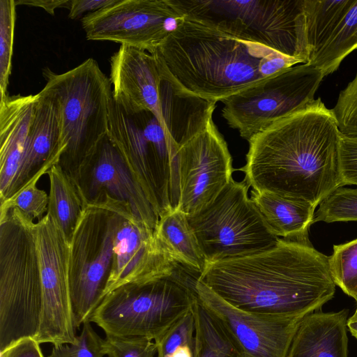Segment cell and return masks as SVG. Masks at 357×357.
<instances>
[{"mask_svg":"<svg viewBox=\"0 0 357 357\" xmlns=\"http://www.w3.org/2000/svg\"><path fill=\"white\" fill-rule=\"evenodd\" d=\"M324 77L323 72L312 65L294 66L223 99L222 115L248 141L275 122L310 106Z\"/></svg>","mask_w":357,"mask_h":357,"instance_id":"cell-12","label":"cell"},{"mask_svg":"<svg viewBox=\"0 0 357 357\" xmlns=\"http://www.w3.org/2000/svg\"><path fill=\"white\" fill-rule=\"evenodd\" d=\"M47 173L46 171L39 172L12 197L0 203V212L17 208L33 220H40L47 212L49 195L39 189L36 184L39 178Z\"/></svg>","mask_w":357,"mask_h":357,"instance_id":"cell-32","label":"cell"},{"mask_svg":"<svg viewBox=\"0 0 357 357\" xmlns=\"http://www.w3.org/2000/svg\"><path fill=\"white\" fill-rule=\"evenodd\" d=\"M347 328L350 333L357 338V312H354V314L348 319Z\"/></svg>","mask_w":357,"mask_h":357,"instance_id":"cell-40","label":"cell"},{"mask_svg":"<svg viewBox=\"0 0 357 357\" xmlns=\"http://www.w3.org/2000/svg\"><path fill=\"white\" fill-rule=\"evenodd\" d=\"M15 5H24L40 7L47 13L54 15L55 10L60 8L70 9L71 0H18L15 1Z\"/></svg>","mask_w":357,"mask_h":357,"instance_id":"cell-39","label":"cell"},{"mask_svg":"<svg viewBox=\"0 0 357 357\" xmlns=\"http://www.w3.org/2000/svg\"><path fill=\"white\" fill-rule=\"evenodd\" d=\"M74 181L85 206L109 197L125 204L137 218L155 229L159 216L108 135L83 160Z\"/></svg>","mask_w":357,"mask_h":357,"instance_id":"cell-17","label":"cell"},{"mask_svg":"<svg viewBox=\"0 0 357 357\" xmlns=\"http://www.w3.org/2000/svg\"><path fill=\"white\" fill-rule=\"evenodd\" d=\"M340 135L332 109L320 98L308 107L258 132L249 140L240 169L257 192H268L314 207L344 186Z\"/></svg>","mask_w":357,"mask_h":357,"instance_id":"cell-2","label":"cell"},{"mask_svg":"<svg viewBox=\"0 0 357 357\" xmlns=\"http://www.w3.org/2000/svg\"><path fill=\"white\" fill-rule=\"evenodd\" d=\"M304 0H169L186 20L307 63Z\"/></svg>","mask_w":357,"mask_h":357,"instance_id":"cell-5","label":"cell"},{"mask_svg":"<svg viewBox=\"0 0 357 357\" xmlns=\"http://www.w3.org/2000/svg\"><path fill=\"white\" fill-rule=\"evenodd\" d=\"M179 266L170 275L119 287L103 298L89 319L106 336L155 340L197 301L199 275Z\"/></svg>","mask_w":357,"mask_h":357,"instance_id":"cell-8","label":"cell"},{"mask_svg":"<svg viewBox=\"0 0 357 357\" xmlns=\"http://www.w3.org/2000/svg\"><path fill=\"white\" fill-rule=\"evenodd\" d=\"M105 355L104 339L87 321L84 323L81 333L77 335L75 342L54 346L48 357H103Z\"/></svg>","mask_w":357,"mask_h":357,"instance_id":"cell-33","label":"cell"},{"mask_svg":"<svg viewBox=\"0 0 357 357\" xmlns=\"http://www.w3.org/2000/svg\"><path fill=\"white\" fill-rule=\"evenodd\" d=\"M349 310H320L305 316L292 338L286 357H348Z\"/></svg>","mask_w":357,"mask_h":357,"instance_id":"cell-21","label":"cell"},{"mask_svg":"<svg viewBox=\"0 0 357 357\" xmlns=\"http://www.w3.org/2000/svg\"><path fill=\"white\" fill-rule=\"evenodd\" d=\"M37 100L38 93L1 96L0 203L8 199L21 166Z\"/></svg>","mask_w":357,"mask_h":357,"instance_id":"cell-19","label":"cell"},{"mask_svg":"<svg viewBox=\"0 0 357 357\" xmlns=\"http://www.w3.org/2000/svg\"><path fill=\"white\" fill-rule=\"evenodd\" d=\"M15 0L0 1V96L7 95L16 20Z\"/></svg>","mask_w":357,"mask_h":357,"instance_id":"cell-31","label":"cell"},{"mask_svg":"<svg viewBox=\"0 0 357 357\" xmlns=\"http://www.w3.org/2000/svg\"><path fill=\"white\" fill-rule=\"evenodd\" d=\"M155 51L184 89L214 102L301 63L185 18Z\"/></svg>","mask_w":357,"mask_h":357,"instance_id":"cell-3","label":"cell"},{"mask_svg":"<svg viewBox=\"0 0 357 357\" xmlns=\"http://www.w3.org/2000/svg\"><path fill=\"white\" fill-rule=\"evenodd\" d=\"M184 20L169 0H116L81 18L89 40L111 41L153 52Z\"/></svg>","mask_w":357,"mask_h":357,"instance_id":"cell-14","label":"cell"},{"mask_svg":"<svg viewBox=\"0 0 357 357\" xmlns=\"http://www.w3.org/2000/svg\"><path fill=\"white\" fill-rule=\"evenodd\" d=\"M357 49V0H354L332 35L307 63L324 77L334 73L342 60Z\"/></svg>","mask_w":357,"mask_h":357,"instance_id":"cell-27","label":"cell"},{"mask_svg":"<svg viewBox=\"0 0 357 357\" xmlns=\"http://www.w3.org/2000/svg\"><path fill=\"white\" fill-rule=\"evenodd\" d=\"M59 113L54 101L41 91L38 93L22 164L12 186V197L37 174L57 164L60 149ZM6 201V200H5Z\"/></svg>","mask_w":357,"mask_h":357,"instance_id":"cell-20","label":"cell"},{"mask_svg":"<svg viewBox=\"0 0 357 357\" xmlns=\"http://www.w3.org/2000/svg\"><path fill=\"white\" fill-rule=\"evenodd\" d=\"M155 232L177 264L199 274L203 271L206 260L185 213L176 208L160 216Z\"/></svg>","mask_w":357,"mask_h":357,"instance_id":"cell-23","label":"cell"},{"mask_svg":"<svg viewBox=\"0 0 357 357\" xmlns=\"http://www.w3.org/2000/svg\"><path fill=\"white\" fill-rule=\"evenodd\" d=\"M116 215L107 199L86 206L70 243L69 290L75 329L105 297L112 268Z\"/></svg>","mask_w":357,"mask_h":357,"instance_id":"cell-11","label":"cell"},{"mask_svg":"<svg viewBox=\"0 0 357 357\" xmlns=\"http://www.w3.org/2000/svg\"><path fill=\"white\" fill-rule=\"evenodd\" d=\"M198 133L149 110L126 112L110 100L108 136L159 218L178 208L177 152Z\"/></svg>","mask_w":357,"mask_h":357,"instance_id":"cell-4","label":"cell"},{"mask_svg":"<svg viewBox=\"0 0 357 357\" xmlns=\"http://www.w3.org/2000/svg\"><path fill=\"white\" fill-rule=\"evenodd\" d=\"M250 198L275 236L290 239L308 237L316 207L268 192L252 190Z\"/></svg>","mask_w":357,"mask_h":357,"instance_id":"cell-22","label":"cell"},{"mask_svg":"<svg viewBox=\"0 0 357 357\" xmlns=\"http://www.w3.org/2000/svg\"><path fill=\"white\" fill-rule=\"evenodd\" d=\"M43 75L41 91L59 113L62 153L57 165L74 180L87 155L108 135L112 84L91 58L60 74L47 68Z\"/></svg>","mask_w":357,"mask_h":357,"instance_id":"cell-7","label":"cell"},{"mask_svg":"<svg viewBox=\"0 0 357 357\" xmlns=\"http://www.w3.org/2000/svg\"><path fill=\"white\" fill-rule=\"evenodd\" d=\"M35 225L17 208L0 212V353L38 333L43 291Z\"/></svg>","mask_w":357,"mask_h":357,"instance_id":"cell-6","label":"cell"},{"mask_svg":"<svg viewBox=\"0 0 357 357\" xmlns=\"http://www.w3.org/2000/svg\"><path fill=\"white\" fill-rule=\"evenodd\" d=\"M116 0H71L68 17L72 20L83 17L86 13H91L116 2Z\"/></svg>","mask_w":357,"mask_h":357,"instance_id":"cell-38","label":"cell"},{"mask_svg":"<svg viewBox=\"0 0 357 357\" xmlns=\"http://www.w3.org/2000/svg\"><path fill=\"white\" fill-rule=\"evenodd\" d=\"M50 179L47 212L63 231L69 245L86 207L74 180L55 164Z\"/></svg>","mask_w":357,"mask_h":357,"instance_id":"cell-24","label":"cell"},{"mask_svg":"<svg viewBox=\"0 0 357 357\" xmlns=\"http://www.w3.org/2000/svg\"><path fill=\"white\" fill-rule=\"evenodd\" d=\"M328 261L336 286L357 301V238L333 245Z\"/></svg>","mask_w":357,"mask_h":357,"instance_id":"cell-29","label":"cell"},{"mask_svg":"<svg viewBox=\"0 0 357 357\" xmlns=\"http://www.w3.org/2000/svg\"><path fill=\"white\" fill-rule=\"evenodd\" d=\"M104 349L108 357H155L157 354L154 340L144 338L124 339L106 336Z\"/></svg>","mask_w":357,"mask_h":357,"instance_id":"cell-35","label":"cell"},{"mask_svg":"<svg viewBox=\"0 0 357 357\" xmlns=\"http://www.w3.org/2000/svg\"><path fill=\"white\" fill-rule=\"evenodd\" d=\"M195 290L199 301L225 327L245 357H286L303 317L241 310L222 299L199 279Z\"/></svg>","mask_w":357,"mask_h":357,"instance_id":"cell-18","label":"cell"},{"mask_svg":"<svg viewBox=\"0 0 357 357\" xmlns=\"http://www.w3.org/2000/svg\"><path fill=\"white\" fill-rule=\"evenodd\" d=\"M355 312H357V301H356V308Z\"/></svg>","mask_w":357,"mask_h":357,"instance_id":"cell-41","label":"cell"},{"mask_svg":"<svg viewBox=\"0 0 357 357\" xmlns=\"http://www.w3.org/2000/svg\"><path fill=\"white\" fill-rule=\"evenodd\" d=\"M192 310L195 319V357H245L227 331L198 298Z\"/></svg>","mask_w":357,"mask_h":357,"instance_id":"cell-25","label":"cell"},{"mask_svg":"<svg viewBox=\"0 0 357 357\" xmlns=\"http://www.w3.org/2000/svg\"><path fill=\"white\" fill-rule=\"evenodd\" d=\"M233 171L227 143L211 119L201 132L178 150L177 209L187 215L204 209L233 178Z\"/></svg>","mask_w":357,"mask_h":357,"instance_id":"cell-15","label":"cell"},{"mask_svg":"<svg viewBox=\"0 0 357 357\" xmlns=\"http://www.w3.org/2000/svg\"><path fill=\"white\" fill-rule=\"evenodd\" d=\"M105 199L116 213V223L112 264L105 297L119 287L175 273L180 265L163 248L155 230L137 218L125 204L109 197Z\"/></svg>","mask_w":357,"mask_h":357,"instance_id":"cell-16","label":"cell"},{"mask_svg":"<svg viewBox=\"0 0 357 357\" xmlns=\"http://www.w3.org/2000/svg\"><path fill=\"white\" fill-rule=\"evenodd\" d=\"M35 233L43 291V312L35 340L54 346L74 343L77 335L69 290L70 245L48 213L36 222Z\"/></svg>","mask_w":357,"mask_h":357,"instance_id":"cell-13","label":"cell"},{"mask_svg":"<svg viewBox=\"0 0 357 357\" xmlns=\"http://www.w3.org/2000/svg\"><path fill=\"white\" fill-rule=\"evenodd\" d=\"M340 165L344 185L357 186V137L340 133Z\"/></svg>","mask_w":357,"mask_h":357,"instance_id":"cell-36","label":"cell"},{"mask_svg":"<svg viewBox=\"0 0 357 357\" xmlns=\"http://www.w3.org/2000/svg\"><path fill=\"white\" fill-rule=\"evenodd\" d=\"M249 187L232 178L209 206L187 215L206 262L261 252L280 239L248 197Z\"/></svg>","mask_w":357,"mask_h":357,"instance_id":"cell-9","label":"cell"},{"mask_svg":"<svg viewBox=\"0 0 357 357\" xmlns=\"http://www.w3.org/2000/svg\"><path fill=\"white\" fill-rule=\"evenodd\" d=\"M328 259L308 237L280 238L267 250L206 262L198 279L241 310L304 317L335 296Z\"/></svg>","mask_w":357,"mask_h":357,"instance_id":"cell-1","label":"cell"},{"mask_svg":"<svg viewBox=\"0 0 357 357\" xmlns=\"http://www.w3.org/2000/svg\"><path fill=\"white\" fill-rule=\"evenodd\" d=\"M112 97L126 112L149 110L173 124L192 114L198 97L173 77L154 51L121 45L110 59Z\"/></svg>","mask_w":357,"mask_h":357,"instance_id":"cell-10","label":"cell"},{"mask_svg":"<svg viewBox=\"0 0 357 357\" xmlns=\"http://www.w3.org/2000/svg\"><path fill=\"white\" fill-rule=\"evenodd\" d=\"M354 1H303L310 61L332 35Z\"/></svg>","mask_w":357,"mask_h":357,"instance_id":"cell-26","label":"cell"},{"mask_svg":"<svg viewBox=\"0 0 357 357\" xmlns=\"http://www.w3.org/2000/svg\"><path fill=\"white\" fill-rule=\"evenodd\" d=\"M332 111L340 133L357 137V74L340 91Z\"/></svg>","mask_w":357,"mask_h":357,"instance_id":"cell-34","label":"cell"},{"mask_svg":"<svg viewBox=\"0 0 357 357\" xmlns=\"http://www.w3.org/2000/svg\"><path fill=\"white\" fill-rule=\"evenodd\" d=\"M0 357H44L40 344L33 338H26L17 342L4 351Z\"/></svg>","mask_w":357,"mask_h":357,"instance_id":"cell-37","label":"cell"},{"mask_svg":"<svg viewBox=\"0 0 357 357\" xmlns=\"http://www.w3.org/2000/svg\"><path fill=\"white\" fill-rule=\"evenodd\" d=\"M349 221H357V188L343 186L335 190L319 204L313 224Z\"/></svg>","mask_w":357,"mask_h":357,"instance_id":"cell-30","label":"cell"},{"mask_svg":"<svg viewBox=\"0 0 357 357\" xmlns=\"http://www.w3.org/2000/svg\"><path fill=\"white\" fill-rule=\"evenodd\" d=\"M154 342L156 357H195V319L192 308Z\"/></svg>","mask_w":357,"mask_h":357,"instance_id":"cell-28","label":"cell"}]
</instances>
